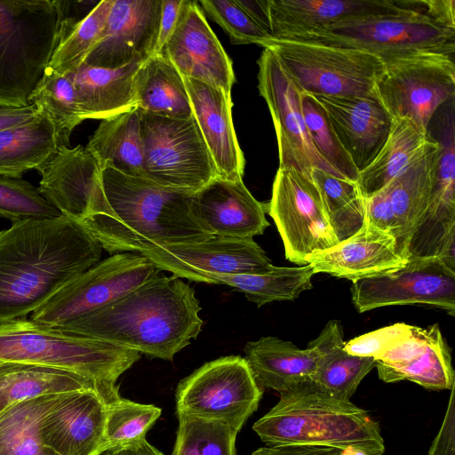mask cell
Listing matches in <instances>:
<instances>
[{"label":"cell","instance_id":"obj_1","mask_svg":"<svg viewBox=\"0 0 455 455\" xmlns=\"http://www.w3.org/2000/svg\"><path fill=\"white\" fill-rule=\"evenodd\" d=\"M101 251L80 221L64 215L12 222L0 231V322L25 318Z\"/></svg>","mask_w":455,"mask_h":455},{"label":"cell","instance_id":"obj_2","mask_svg":"<svg viewBox=\"0 0 455 455\" xmlns=\"http://www.w3.org/2000/svg\"><path fill=\"white\" fill-rule=\"evenodd\" d=\"M102 193L80 221L111 254H140L159 246L211 238L190 207L194 192L165 188L143 177L105 167Z\"/></svg>","mask_w":455,"mask_h":455},{"label":"cell","instance_id":"obj_3","mask_svg":"<svg viewBox=\"0 0 455 455\" xmlns=\"http://www.w3.org/2000/svg\"><path fill=\"white\" fill-rule=\"evenodd\" d=\"M200 310L193 287L160 272L111 303L57 328L172 361L200 333Z\"/></svg>","mask_w":455,"mask_h":455},{"label":"cell","instance_id":"obj_4","mask_svg":"<svg viewBox=\"0 0 455 455\" xmlns=\"http://www.w3.org/2000/svg\"><path fill=\"white\" fill-rule=\"evenodd\" d=\"M277 403L252 429L267 445L328 446L352 455H383L379 425L368 411L311 380L279 394Z\"/></svg>","mask_w":455,"mask_h":455},{"label":"cell","instance_id":"obj_5","mask_svg":"<svg viewBox=\"0 0 455 455\" xmlns=\"http://www.w3.org/2000/svg\"><path fill=\"white\" fill-rule=\"evenodd\" d=\"M68 1L0 0V106L26 107L59 39Z\"/></svg>","mask_w":455,"mask_h":455},{"label":"cell","instance_id":"obj_6","mask_svg":"<svg viewBox=\"0 0 455 455\" xmlns=\"http://www.w3.org/2000/svg\"><path fill=\"white\" fill-rule=\"evenodd\" d=\"M140 358L137 351L69 333L26 317L0 322V361L3 362L59 368L113 387Z\"/></svg>","mask_w":455,"mask_h":455},{"label":"cell","instance_id":"obj_7","mask_svg":"<svg viewBox=\"0 0 455 455\" xmlns=\"http://www.w3.org/2000/svg\"><path fill=\"white\" fill-rule=\"evenodd\" d=\"M289 40L366 51L379 56L418 51L455 52V28L432 19L425 0L403 13L338 22Z\"/></svg>","mask_w":455,"mask_h":455},{"label":"cell","instance_id":"obj_8","mask_svg":"<svg viewBox=\"0 0 455 455\" xmlns=\"http://www.w3.org/2000/svg\"><path fill=\"white\" fill-rule=\"evenodd\" d=\"M265 48L302 92L315 96L371 94L384 69L379 56L359 49L273 39Z\"/></svg>","mask_w":455,"mask_h":455},{"label":"cell","instance_id":"obj_9","mask_svg":"<svg viewBox=\"0 0 455 455\" xmlns=\"http://www.w3.org/2000/svg\"><path fill=\"white\" fill-rule=\"evenodd\" d=\"M373 94L392 119L408 117L427 129L436 110L455 94L454 54L418 51L382 58Z\"/></svg>","mask_w":455,"mask_h":455},{"label":"cell","instance_id":"obj_10","mask_svg":"<svg viewBox=\"0 0 455 455\" xmlns=\"http://www.w3.org/2000/svg\"><path fill=\"white\" fill-rule=\"evenodd\" d=\"M144 177L155 183L196 192L217 177L196 121L174 118L139 108Z\"/></svg>","mask_w":455,"mask_h":455},{"label":"cell","instance_id":"obj_11","mask_svg":"<svg viewBox=\"0 0 455 455\" xmlns=\"http://www.w3.org/2000/svg\"><path fill=\"white\" fill-rule=\"evenodd\" d=\"M263 389L246 359L220 357L181 379L176 388V414L228 424L239 432L258 409Z\"/></svg>","mask_w":455,"mask_h":455},{"label":"cell","instance_id":"obj_12","mask_svg":"<svg viewBox=\"0 0 455 455\" xmlns=\"http://www.w3.org/2000/svg\"><path fill=\"white\" fill-rule=\"evenodd\" d=\"M162 272L146 257L115 253L100 259L31 313L34 322L60 327L106 306Z\"/></svg>","mask_w":455,"mask_h":455},{"label":"cell","instance_id":"obj_13","mask_svg":"<svg viewBox=\"0 0 455 455\" xmlns=\"http://www.w3.org/2000/svg\"><path fill=\"white\" fill-rule=\"evenodd\" d=\"M265 209L280 234L286 259L292 263L307 265V256L339 243L316 186L295 170L278 168Z\"/></svg>","mask_w":455,"mask_h":455},{"label":"cell","instance_id":"obj_14","mask_svg":"<svg viewBox=\"0 0 455 455\" xmlns=\"http://www.w3.org/2000/svg\"><path fill=\"white\" fill-rule=\"evenodd\" d=\"M359 313L375 308L423 304L455 315V268L438 257L410 258L402 267L354 281L350 288Z\"/></svg>","mask_w":455,"mask_h":455},{"label":"cell","instance_id":"obj_15","mask_svg":"<svg viewBox=\"0 0 455 455\" xmlns=\"http://www.w3.org/2000/svg\"><path fill=\"white\" fill-rule=\"evenodd\" d=\"M258 89L265 100L275 126L279 168L292 169L309 178L314 168L343 178L315 149L305 125L300 95L277 58L264 48L258 60Z\"/></svg>","mask_w":455,"mask_h":455},{"label":"cell","instance_id":"obj_16","mask_svg":"<svg viewBox=\"0 0 455 455\" xmlns=\"http://www.w3.org/2000/svg\"><path fill=\"white\" fill-rule=\"evenodd\" d=\"M140 254L161 271L206 283H213L215 276L261 273L273 267L253 238L213 235L200 243L159 246Z\"/></svg>","mask_w":455,"mask_h":455},{"label":"cell","instance_id":"obj_17","mask_svg":"<svg viewBox=\"0 0 455 455\" xmlns=\"http://www.w3.org/2000/svg\"><path fill=\"white\" fill-rule=\"evenodd\" d=\"M183 77L231 93L232 61L209 26L198 2L186 0L177 26L161 53Z\"/></svg>","mask_w":455,"mask_h":455},{"label":"cell","instance_id":"obj_18","mask_svg":"<svg viewBox=\"0 0 455 455\" xmlns=\"http://www.w3.org/2000/svg\"><path fill=\"white\" fill-rule=\"evenodd\" d=\"M161 0H112L101 36L84 64L117 68L154 54Z\"/></svg>","mask_w":455,"mask_h":455},{"label":"cell","instance_id":"obj_19","mask_svg":"<svg viewBox=\"0 0 455 455\" xmlns=\"http://www.w3.org/2000/svg\"><path fill=\"white\" fill-rule=\"evenodd\" d=\"M108 402L103 394L92 389L63 394L41 421L43 443L58 455L105 452Z\"/></svg>","mask_w":455,"mask_h":455},{"label":"cell","instance_id":"obj_20","mask_svg":"<svg viewBox=\"0 0 455 455\" xmlns=\"http://www.w3.org/2000/svg\"><path fill=\"white\" fill-rule=\"evenodd\" d=\"M421 5V0H267L273 40H289L346 20L403 13Z\"/></svg>","mask_w":455,"mask_h":455},{"label":"cell","instance_id":"obj_21","mask_svg":"<svg viewBox=\"0 0 455 455\" xmlns=\"http://www.w3.org/2000/svg\"><path fill=\"white\" fill-rule=\"evenodd\" d=\"M377 361L379 378L386 383L409 380L435 391L454 387L451 348L438 323L427 328L416 326L410 337Z\"/></svg>","mask_w":455,"mask_h":455},{"label":"cell","instance_id":"obj_22","mask_svg":"<svg viewBox=\"0 0 455 455\" xmlns=\"http://www.w3.org/2000/svg\"><path fill=\"white\" fill-rule=\"evenodd\" d=\"M196 220L212 235L253 238L269 226L265 204L259 202L243 180L212 179L191 196Z\"/></svg>","mask_w":455,"mask_h":455},{"label":"cell","instance_id":"obj_23","mask_svg":"<svg viewBox=\"0 0 455 455\" xmlns=\"http://www.w3.org/2000/svg\"><path fill=\"white\" fill-rule=\"evenodd\" d=\"M102 170L85 147L61 148L37 171V188L62 215L82 221L101 194Z\"/></svg>","mask_w":455,"mask_h":455},{"label":"cell","instance_id":"obj_24","mask_svg":"<svg viewBox=\"0 0 455 455\" xmlns=\"http://www.w3.org/2000/svg\"><path fill=\"white\" fill-rule=\"evenodd\" d=\"M324 108L338 140L357 171L377 156L390 132L393 119L377 97L315 96Z\"/></svg>","mask_w":455,"mask_h":455},{"label":"cell","instance_id":"obj_25","mask_svg":"<svg viewBox=\"0 0 455 455\" xmlns=\"http://www.w3.org/2000/svg\"><path fill=\"white\" fill-rule=\"evenodd\" d=\"M396 240L365 220L362 228L334 246L306 257L315 273L356 281L396 269L406 263Z\"/></svg>","mask_w":455,"mask_h":455},{"label":"cell","instance_id":"obj_26","mask_svg":"<svg viewBox=\"0 0 455 455\" xmlns=\"http://www.w3.org/2000/svg\"><path fill=\"white\" fill-rule=\"evenodd\" d=\"M192 113L213 161L217 177L242 180L245 160L232 119V98L221 88L183 77Z\"/></svg>","mask_w":455,"mask_h":455},{"label":"cell","instance_id":"obj_27","mask_svg":"<svg viewBox=\"0 0 455 455\" xmlns=\"http://www.w3.org/2000/svg\"><path fill=\"white\" fill-rule=\"evenodd\" d=\"M438 257L455 268V152L441 150L427 210L410 239L407 259Z\"/></svg>","mask_w":455,"mask_h":455},{"label":"cell","instance_id":"obj_28","mask_svg":"<svg viewBox=\"0 0 455 455\" xmlns=\"http://www.w3.org/2000/svg\"><path fill=\"white\" fill-rule=\"evenodd\" d=\"M244 353L259 386L279 394L309 380L320 359V350L315 339L307 348L301 349L291 341L274 336L248 341Z\"/></svg>","mask_w":455,"mask_h":455},{"label":"cell","instance_id":"obj_29","mask_svg":"<svg viewBox=\"0 0 455 455\" xmlns=\"http://www.w3.org/2000/svg\"><path fill=\"white\" fill-rule=\"evenodd\" d=\"M97 390L110 402L116 386H104L73 371L49 366L0 361V412L19 402L44 395Z\"/></svg>","mask_w":455,"mask_h":455},{"label":"cell","instance_id":"obj_30","mask_svg":"<svg viewBox=\"0 0 455 455\" xmlns=\"http://www.w3.org/2000/svg\"><path fill=\"white\" fill-rule=\"evenodd\" d=\"M439 154L440 143L433 137L424 153L380 189L397 221V247L405 259L410 239L429 203Z\"/></svg>","mask_w":455,"mask_h":455},{"label":"cell","instance_id":"obj_31","mask_svg":"<svg viewBox=\"0 0 455 455\" xmlns=\"http://www.w3.org/2000/svg\"><path fill=\"white\" fill-rule=\"evenodd\" d=\"M142 62L117 68L82 64L68 74L85 119H105L136 106L134 76Z\"/></svg>","mask_w":455,"mask_h":455},{"label":"cell","instance_id":"obj_32","mask_svg":"<svg viewBox=\"0 0 455 455\" xmlns=\"http://www.w3.org/2000/svg\"><path fill=\"white\" fill-rule=\"evenodd\" d=\"M433 135L408 117L393 119L388 137L374 160L359 172L357 184L367 199L403 173L427 149Z\"/></svg>","mask_w":455,"mask_h":455},{"label":"cell","instance_id":"obj_33","mask_svg":"<svg viewBox=\"0 0 455 455\" xmlns=\"http://www.w3.org/2000/svg\"><path fill=\"white\" fill-rule=\"evenodd\" d=\"M315 340L320 350V359L309 380L329 393L350 401L363 378L376 367V359L346 352L342 326L337 320L328 322Z\"/></svg>","mask_w":455,"mask_h":455},{"label":"cell","instance_id":"obj_34","mask_svg":"<svg viewBox=\"0 0 455 455\" xmlns=\"http://www.w3.org/2000/svg\"><path fill=\"white\" fill-rule=\"evenodd\" d=\"M136 106L156 115L188 119L193 116L183 76L163 55H152L134 76Z\"/></svg>","mask_w":455,"mask_h":455},{"label":"cell","instance_id":"obj_35","mask_svg":"<svg viewBox=\"0 0 455 455\" xmlns=\"http://www.w3.org/2000/svg\"><path fill=\"white\" fill-rule=\"evenodd\" d=\"M85 148L97 157L102 168L111 167L127 175L144 177L139 108L102 119Z\"/></svg>","mask_w":455,"mask_h":455},{"label":"cell","instance_id":"obj_36","mask_svg":"<svg viewBox=\"0 0 455 455\" xmlns=\"http://www.w3.org/2000/svg\"><path fill=\"white\" fill-rule=\"evenodd\" d=\"M58 150L53 128L42 115L0 131V175L21 178L31 169L38 171Z\"/></svg>","mask_w":455,"mask_h":455},{"label":"cell","instance_id":"obj_37","mask_svg":"<svg viewBox=\"0 0 455 455\" xmlns=\"http://www.w3.org/2000/svg\"><path fill=\"white\" fill-rule=\"evenodd\" d=\"M62 395L28 399L1 411L0 455H58L43 443L40 425Z\"/></svg>","mask_w":455,"mask_h":455},{"label":"cell","instance_id":"obj_38","mask_svg":"<svg viewBox=\"0 0 455 455\" xmlns=\"http://www.w3.org/2000/svg\"><path fill=\"white\" fill-rule=\"evenodd\" d=\"M28 102L52 124L59 149L69 148L71 133L84 118L68 75L46 68Z\"/></svg>","mask_w":455,"mask_h":455},{"label":"cell","instance_id":"obj_39","mask_svg":"<svg viewBox=\"0 0 455 455\" xmlns=\"http://www.w3.org/2000/svg\"><path fill=\"white\" fill-rule=\"evenodd\" d=\"M315 275L308 264L299 267H275L261 273L220 275L214 284H226L244 294L245 298L261 307L274 301H292L313 287Z\"/></svg>","mask_w":455,"mask_h":455},{"label":"cell","instance_id":"obj_40","mask_svg":"<svg viewBox=\"0 0 455 455\" xmlns=\"http://www.w3.org/2000/svg\"><path fill=\"white\" fill-rule=\"evenodd\" d=\"M111 4L112 0H102L81 20L68 15L47 68L68 75L84 64L101 36Z\"/></svg>","mask_w":455,"mask_h":455},{"label":"cell","instance_id":"obj_41","mask_svg":"<svg viewBox=\"0 0 455 455\" xmlns=\"http://www.w3.org/2000/svg\"><path fill=\"white\" fill-rule=\"evenodd\" d=\"M311 179L337 240L340 242L356 233L365 221V198L357 181L336 177L319 168L311 171Z\"/></svg>","mask_w":455,"mask_h":455},{"label":"cell","instance_id":"obj_42","mask_svg":"<svg viewBox=\"0 0 455 455\" xmlns=\"http://www.w3.org/2000/svg\"><path fill=\"white\" fill-rule=\"evenodd\" d=\"M179 419L172 455H235L238 432L226 423L193 415Z\"/></svg>","mask_w":455,"mask_h":455},{"label":"cell","instance_id":"obj_43","mask_svg":"<svg viewBox=\"0 0 455 455\" xmlns=\"http://www.w3.org/2000/svg\"><path fill=\"white\" fill-rule=\"evenodd\" d=\"M300 105L307 131L318 155L340 176L357 181L359 172L338 140L323 106L305 92H301Z\"/></svg>","mask_w":455,"mask_h":455},{"label":"cell","instance_id":"obj_44","mask_svg":"<svg viewBox=\"0 0 455 455\" xmlns=\"http://www.w3.org/2000/svg\"><path fill=\"white\" fill-rule=\"evenodd\" d=\"M153 404L135 403L118 396L107 403L105 442L107 450L146 438V434L161 416Z\"/></svg>","mask_w":455,"mask_h":455},{"label":"cell","instance_id":"obj_45","mask_svg":"<svg viewBox=\"0 0 455 455\" xmlns=\"http://www.w3.org/2000/svg\"><path fill=\"white\" fill-rule=\"evenodd\" d=\"M61 215L28 181L0 175V217L15 222L29 219H55Z\"/></svg>","mask_w":455,"mask_h":455},{"label":"cell","instance_id":"obj_46","mask_svg":"<svg viewBox=\"0 0 455 455\" xmlns=\"http://www.w3.org/2000/svg\"><path fill=\"white\" fill-rule=\"evenodd\" d=\"M198 4L222 28L233 44H254L265 48L272 39L236 0H201Z\"/></svg>","mask_w":455,"mask_h":455},{"label":"cell","instance_id":"obj_47","mask_svg":"<svg viewBox=\"0 0 455 455\" xmlns=\"http://www.w3.org/2000/svg\"><path fill=\"white\" fill-rule=\"evenodd\" d=\"M416 326L396 323L355 337L345 342L344 349L350 355L378 359L387 350L410 337Z\"/></svg>","mask_w":455,"mask_h":455},{"label":"cell","instance_id":"obj_48","mask_svg":"<svg viewBox=\"0 0 455 455\" xmlns=\"http://www.w3.org/2000/svg\"><path fill=\"white\" fill-rule=\"evenodd\" d=\"M450 391V399L442 426L432 442L427 455H455L454 387Z\"/></svg>","mask_w":455,"mask_h":455},{"label":"cell","instance_id":"obj_49","mask_svg":"<svg viewBox=\"0 0 455 455\" xmlns=\"http://www.w3.org/2000/svg\"><path fill=\"white\" fill-rule=\"evenodd\" d=\"M186 0H161L160 23L153 55H159L174 31Z\"/></svg>","mask_w":455,"mask_h":455},{"label":"cell","instance_id":"obj_50","mask_svg":"<svg viewBox=\"0 0 455 455\" xmlns=\"http://www.w3.org/2000/svg\"><path fill=\"white\" fill-rule=\"evenodd\" d=\"M251 455H352V453L328 446L282 444L260 447Z\"/></svg>","mask_w":455,"mask_h":455},{"label":"cell","instance_id":"obj_51","mask_svg":"<svg viewBox=\"0 0 455 455\" xmlns=\"http://www.w3.org/2000/svg\"><path fill=\"white\" fill-rule=\"evenodd\" d=\"M39 115L31 105L20 108L0 106V131L27 124Z\"/></svg>","mask_w":455,"mask_h":455},{"label":"cell","instance_id":"obj_52","mask_svg":"<svg viewBox=\"0 0 455 455\" xmlns=\"http://www.w3.org/2000/svg\"><path fill=\"white\" fill-rule=\"evenodd\" d=\"M105 455H164L151 445L147 439H142L126 445L107 450Z\"/></svg>","mask_w":455,"mask_h":455}]
</instances>
